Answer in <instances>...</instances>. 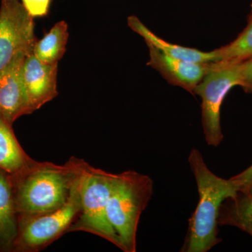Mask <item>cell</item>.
Here are the masks:
<instances>
[{
  "label": "cell",
  "mask_w": 252,
  "mask_h": 252,
  "mask_svg": "<svg viewBox=\"0 0 252 252\" xmlns=\"http://www.w3.org/2000/svg\"><path fill=\"white\" fill-rule=\"evenodd\" d=\"M242 63L217 64L210 63V69L194 91L201 97V118L204 135L208 145L217 147L223 140L220 127V107L232 88L243 86Z\"/></svg>",
  "instance_id": "6"
},
{
  "label": "cell",
  "mask_w": 252,
  "mask_h": 252,
  "mask_svg": "<svg viewBox=\"0 0 252 252\" xmlns=\"http://www.w3.org/2000/svg\"><path fill=\"white\" fill-rule=\"evenodd\" d=\"M18 217L9 174L0 170V252L14 251Z\"/></svg>",
  "instance_id": "12"
},
{
  "label": "cell",
  "mask_w": 252,
  "mask_h": 252,
  "mask_svg": "<svg viewBox=\"0 0 252 252\" xmlns=\"http://www.w3.org/2000/svg\"><path fill=\"white\" fill-rule=\"evenodd\" d=\"M217 224L237 227L252 238V189L224 200L219 212Z\"/></svg>",
  "instance_id": "13"
},
{
  "label": "cell",
  "mask_w": 252,
  "mask_h": 252,
  "mask_svg": "<svg viewBox=\"0 0 252 252\" xmlns=\"http://www.w3.org/2000/svg\"><path fill=\"white\" fill-rule=\"evenodd\" d=\"M20 0H1L0 73L16 55L33 51L34 23Z\"/></svg>",
  "instance_id": "7"
},
{
  "label": "cell",
  "mask_w": 252,
  "mask_h": 252,
  "mask_svg": "<svg viewBox=\"0 0 252 252\" xmlns=\"http://www.w3.org/2000/svg\"><path fill=\"white\" fill-rule=\"evenodd\" d=\"M129 27L143 37L146 44H151L163 54L176 59L197 63H211L217 61L215 50L210 52L172 44L159 37L135 16L127 18Z\"/></svg>",
  "instance_id": "11"
},
{
  "label": "cell",
  "mask_w": 252,
  "mask_h": 252,
  "mask_svg": "<svg viewBox=\"0 0 252 252\" xmlns=\"http://www.w3.org/2000/svg\"><path fill=\"white\" fill-rule=\"evenodd\" d=\"M31 52L16 55L0 73V117L11 126L18 118L33 113L23 74L25 59Z\"/></svg>",
  "instance_id": "8"
},
{
  "label": "cell",
  "mask_w": 252,
  "mask_h": 252,
  "mask_svg": "<svg viewBox=\"0 0 252 252\" xmlns=\"http://www.w3.org/2000/svg\"><path fill=\"white\" fill-rule=\"evenodd\" d=\"M23 6L34 17H42L49 12L51 0H22Z\"/></svg>",
  "instance_id": "17"
},
{
  "label": "cell",
  "mask_w": 252,
  "mask_h": 252,
  "mask_svg": "<svg viewBox=\"0 0 252 252\" xmlns=\"http://www.w3.org/2000/svg\"><path fill=\"white\" fill-rule=\"evenodd\" d=\"M33 160L18 142L12 126L0 117V170L14 174Z\"/></svg>",
  "instance_id": "14"
},
{
  "label": "cell",
  "mask_w": 252,
  "mask_h": 252,
  "mask_svg": "<svg viewBox=\"0 0 252 252\" xmlns=\"http://www.w3.org/2000/svg\"><path fill=\"white\" fill-rule=\"evenodd\" d=\"M86 163L75 157L61 165L33 160L9 174L18 215L46 213L65 205Z\"/></svg>",
  "instance_id": "1"
},
{
  "label": "cell",
  "mask_w": 252,
  "mask_h": 252,
  "mask_svg": "<svg viewBox=\"0 0 252 252\" xmlns=\"http://www.w3.org/2000/svg\"><path fill=\"white\" fill-rule=\"evenodd\" d=\"M81 175L73 187L69 200L59 210L42 214L18 215V233L13 252H39L68 233L81 212Z\"/></svg>",
  "instance_id": "5"
},
{
  "label": "cell",
  "mask_w": 252,
  "mask_h": 252,
  "mask_svg": "<svg viewBox=\"0 0 252 252\" xmlns=\"http://www.w3.org/2000/svg\"><path fill=\"white\" fill-rule=\"evenodd\" d=\"M68 36L67 23L64 21H59L42 39L36 40L33 54L43 63L59 64L65 53Z\"/></svg>",
  "instance_id": "15"
},
{
  "label": "cell",
  "mask_w": 252,
  "mask_h": 252,
  "mask_svg": "<svg viewBox=\"0 0 252 252\" xmlns=\"http://www.w3.org/2000/svg\"><path fill=\"white\" fill-rule=\"evenodd\" d=\"M189 162L196 182L199 200L189 220L188 235L181 251L207 252L220 242L217 219L222 203L235 197L239 189L231 178L225 180L214 174L198 149H192Z\"/></svg>",
  "instance_id": "2"
},
{
  "label": "cell",
  "mask_w": 252,
  "mask_h": 252,
  "mask_svg": "<svg viewBox=\"0 0 252 252\" xmlns=\"http://www.w3.org/2000/svg\"><path fill=\"white\" fill-rule=\"evenodd\" d=\"M243 87L252 90V58L242 62Z\"/></svg>",
  "instance_id": "19"
},
{
  "label": "cell",
  "mask_w": 252,
  "mask_h": 252,
  "mask_svg": "<svg viewBox=\"0 0 252 252\" xmlns=\"http://www.w3.org/2000/svg\"><path fill=\"white\" fill-rule=\"evenodd\" d=\"M119 177L86 163L80 177L81 209L68 233L84 231L107 240L121 250V243L107 217L109 196Z\"/></svg>",
  "instance_id": "4"
},
{
  "label": "cell",
  "mask_w": 252,
  "mask_h": 252,
  "mask_svg": "<svg viewBox=\"0 0 252 252\" xmlns=\"http://www.w3.org/2000/svg\"><path fill=\"white\" fill-rule=\"evenodd\" d=\"M238 186L239 192H246L252 189V165L240 174L231 177Z\"/></svg>",
  "instance_id": "18"
},
{
  "label": "cell",
  "mask_w": 252,
  "mask_h": 252,
  "mask_svg": "<svg viewBox=\"0 0 252 252\" xmlns=\"http://www.w3.org/2000/svg\"><path fill=\"white\" fill-rule=\"evenodd\" d=\"M217 64H238L252 58V18L248 27L235 39L215 50Z\"/></svg>",
  "instance_id": "16"
},
{
  "label": "cell",
  "mask_w": 252,
  "mask_h": 252,
  "mask_svg": "<svg viewBox=\"0 0 252 252\" xmlns=\"http://www.w3.org/2000/svg\"><path fill=\"white\" fill-rule=\"evenodd\" d=\"M153 191V180L148 175L133 170L119 174L107 203V217L123 252H136L139 221Z\"/></svg>",
  "instance_id": "3"
},
{
  "label": "cell",
  "mask_w": 252,
  "mask_h": 252,
  "mask_svg": "<svg viewBox=\"0 0 252 252\" xmlns=\"http://www.w3.org/2000/svg\"><path fill=\"white\" fill-rule=\"evenodd\" d=\"M149 51L147 65L158 71L172 85L179 86L190 94L210 70V63L189 62L163 54L147 44Z\"/></svg>",
  "instance_id": "9"
},
{
  "label": "cell",
  "mask_w": 252,
  "mask_h": 252,
  "mask_svg": "<svg viewBox=\"0 0 252 252\" xmlns=\"http://www.w3.org/2000/svg\"><path fill=\"white\" fill-rule=\"evenodd\" d=\"M58 64H46L36 59L33 51L23 64V79L32 112L58 95Z\"/></svg>",
  "instance_id": "10"
}]
</instances>
